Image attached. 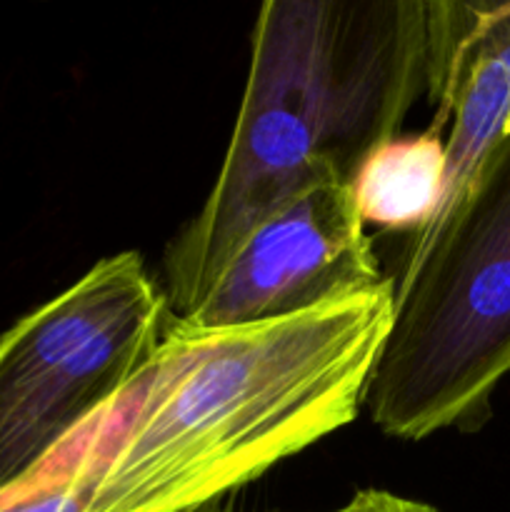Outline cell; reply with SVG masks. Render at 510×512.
Segmentation results:
<instances>
[{"label":"cell","mask_w":510,"mask_h":512,"mask_svg":"<svg viewBox=\"0 0 510 512\" xmlns=\"http://www.w3.org/2000/svg\"><path fill=\"white\" fill-rule=\"evenodd\" d=\"M393 323V283L285 318L183 328L170 315L85 512H193L345 428Z\"/></svg>","instance_id":"1"},{"label":"cell","mask_w":510,"mask_h":512,"mask_svg":"<svg viewBox=\"0 0 510 512\" xmlns=\"http://www.w3.org/2000/svg\"><path fill=\"white\" fill-rule=\"evenodd\" d=\"M428 3L268 0L238 120L203 208L165 250V300L183 318L240 240L280 203L403 133L428 98Z\"/></svg>","instance_id":"2"},{"label":"cell","mask_w":510,"mask_h":512,"mask_svg":"<svg viewBox=\"0 0 510 512\" xmlns=\"http://www.w3.org/2000/svg\"><path fill=\"white\" fill-rule=\"evenodd\" d=\"M365 405L398 440L475 430L510 373V138L453 213L410 238Z\"/></svg>","instance_id":"3"},{"label":"cell","mask_w":510,"mask_h":512,"mask_svg":"<svg viewBox=\"0 0 510 512\" xmlns=\"http://www.w3.org/2000/svg\"><path fill=\"white\" fill-rule=\"evenodd\" d=\"M170 323L133 250L98 260L0 338V490L43 470L143 380Z\"/></svg>","instance_id":"4"},{"label":"cell","mask_w":510,"mask_h":512,"mask_svg":"<svg viewBox=\"0 0 510 512\" xmlns=\"http://www.w3.org/2000/svg\"><path fill=\"white\" fill-rule=\"evenodd\" d=\"M388 280L348 180L325 178L265 215L230 253L183 328L260 323L378 288Z\"/></svg>","instance_id":"5"},{"label":"cell","mask_w":510,"mask_h":512,"mask_svg":"<svg viewBox=\"0 0 510 512\" xmlns=\"http://www.w3.org/2000/svg\"><path fill=\"white\" fill-rule=\"evenodd\" d=\"M430 130L445 138V185L433 220L455 210L490 155L510 138V0L428 3ZM410 235V238H418Z\"/></svg>","instance_id":"6"},{"label":"cell","mask_w":510,"mask_h":512,"mask_svg":"<svg viewBox=\"0 0 510 512\" xmlns=\"http://www.w3.org/2000/svg\"><path fill=\"white\" fill-rule=\"evenodd\" d=\"M348 185L365 225L418 235L443 198L445 138L425 128L383 140L360 158Z\"/></svg>","instance_id":"7"},{"label":"cell","mask_w":510,"mask_h":512,"mask_svg":"<svg viewBox=\"0 0 510 512\" xmlns=\"http://www.w3.org/2000/svg\"><path fill=\"white\" fill-rule=\"evenodd\" d=\"M100 430L75 460H50L30 478L0 490V512H85L100 470Z\"/></svg>","instance_id":"8"},{"label":"cell","mask_w":510,"mask_h":512,"mask_svg":"<svg viewBox=\"0 0 510 512\" xmlns=\"http://www.w3.org/2000/svg\"><path fill=\"white\" fill-rule=\"evenodd\" d=\"M333 512H440L433 505L420 503V500L400 498L388 490H360L355 493L343 508Z\"/></svg>","instance_id":"9"},{"label":"cell","mask_w":510,"mask_h":512,"mask_svg":"<svg viewBox=\"0 0 510 512\" xmlns=\"http://www.w3.org/2000/svg\"><path fill=\"white\" fill-rule=\"evenodd\" d=\"M193 512H230V510H215V508H210V505H208V508H200V510H193Z\"/></svg>","instance_id":"10"}]
</instances>
